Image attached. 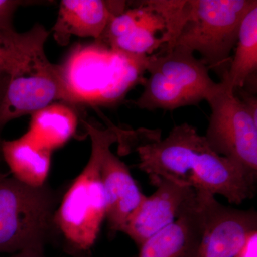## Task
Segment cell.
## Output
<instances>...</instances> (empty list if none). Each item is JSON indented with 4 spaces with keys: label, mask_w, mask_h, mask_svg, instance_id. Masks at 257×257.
I'll use <instances>...</instances> for the list:
<instances>
[{
    "label": "cell",
    "mask_w": 257,
    "mask_h": 257,
    "mask_svg": "<svg viewBox=\"0 0 257 257\" xmlns=\"http://www.w3.org/2000/svg\"><path fill=\"white\" fill-rule=\"evenodd\" d=\"M256 0H149L145 5L165 25L160 50L198 52L222 79L229 70L240 25Z\"/></svg>",
    "instance_id": "obj_1"
},
{
    "label": "cell",
    "mask_w": 257,
    "mask_h": 257,
    "mask_svg": "<svg viewBox=\"0 0 257 257\" xmlns=\"http://www.w3.org/2000/svg\"><path fill=\"white\" fill-rule=\"evenodd\" d=\"M82 123L92 143L90 157L64 194L54 216L55 229L76 255L87 253L92 247L105 219L101 162L105 152L119 141L115 126L100 128L84 120Z\"/></svg>",
    "instance_id": "obj_2"
},
{
    "label": "cell",
    "mask_w": 257,
    "mask_h": 257,
    "mask_svg": "<svg viewBox=\"0 0 257 257\" xmlns=\"http://www.w3.org/2000/svg\"><path fill=\"white\" fill-rule=\"evenodd\" d=\"M59 199L47 184L30 187L0 172V253L44 252Z\"/></svg>",
    "instance_id": "obj_3"
},
{
    "label": "cell",
    "mask_w": 257,
    "mask_h": 257,
    "mask_svg": "<svg viewBox=\"0 0 257 257\" xmlns=\"http://www.w3.org/2000/svg\"><path fill=\"white\" fill-rule=\"evenodd\" d=\"M144 62L150 76L134 102L140 109L172 111L197 105L219 88V82L211 78L206 64L188 50L179 47L160 50Z\"/></svg>",
    "instance_id": "obj_4"
},
{
    "label": "cell",
    "mask_w": 257,
    "mask_h": 257,
    "mask_svg": "<svg viewBox=\"0 0 257 257\" xmlns=\"http://www.w3.org/2000/svg\"><path fill=\"white\" fill-rule=\"evenodd\" d=\"M211 115L205 138L213 151L237 164L256 179L257 101L236 95L224 81L207 100Z\"/></svg>",
    "instance_id": "obj_5"
},
{
    "label": "cell",
    "mask_w": 257,
    "mask_h": 257,
    "mask_svg": "<svg viewBox=\"0 0 257 257\" xmlns=\"http://www.w3.org/2000/svg\"><path fill=\"white\" fill-rule=\"evenodd\" d=\"M139 139L137 134L132 139L140 158L139 168L148 175L152 184L162 179L192 187L209 149L205 137L197 128L183 123L163 140L160 135L141 133Z\"/></svg>",
    "instance_id": "obj_6"
},
{
    "label": "cell",
    "mask_w": 257,
    "mask_h": 257,
    "mask_svg": "<svg viewBox=\"0 0 257 257\" xmlns=\"http://www.w3.org/2000/svg\"><path fill=\"white\" fill-rule=\"evenodd\" d=\"M67 101L59 65L48 60L28 72L10 77L0 103V132L12 120L34 114L52 104Z\"/></svg>",
    "instance_id": "obj_7"
},
{
    "label": "cell",
    "mask_w": 257,
    "mask_h": 257,
    "mask_svg": "<svg viewBox=\"0 0 257 257\" xmlns=\"http://www.w3.org/2000/svg\"><path fill=\"white\" fill-rule=\"evenodd\" d=\"M204 193V227L197 257H236L248 235L257 230L256 211L226 207Z\"/></svg>",
    "instance_id": "obj_8"
},
{
    "label": "cell",
    "mask_w": 257,
    "mask_h": 257,
    "mask_svg": "<svg viewBox=\"0 0 257 257\" xmlns=\"http://www.w3.org/2000/svg\"><path fill=\"white\" fill-rule=\"evenodd\" d=\"M152 184L156 191L150 197L145 196L123 230L138 247L175 221L197 193L192 187L167 179H158Z\"/></svg>",
    "instance_id": "obj_9"
},
{
    "label": "cell",
    "mask_w": 257,
    "mask_h": 257,
    "mask_svg": "<svg viewBox=\"0 0 257 257\" xmlns=\"http://www.w3.org/2000/svg\"><path fill=\"white\" fill-rule=\"evenodd\" d=\"M204 227V192L197 191L176 221L145 241L136 257H197Z\"/></svg>",
    "instance_id": "obj_10"
},
{
    "label": "cell",
    "mask_w": 257,
    "mask_h": 257,
    "mask_svg": "<svg viewBox=\"0 0 257 257\" xmlns=\"http://www.w3.org/2000/svg\"><path fill=\"white\" fill-rule=\"evenodd\" d=\"M125 2L103 0H62L52 30L61 45L72 36L99 40L111 19L125 10Z\"/></svg>",
    "instance_id": "obj_11"
},
{
    "label": "cell",
    "mask_w": 257,
    "mask_h": 257,
    "mask_svg": "<svg viewBox=\"0 0 257 257\" xmlns=\"http://www.w3.org/2000/svg\"><path fill=\"white\" fill-rule=\"evenodd\" d=\"M101 177L105 198L108 227L111 233L123 232L125 226L145 197L124 162L110 149L103 157Z\"/></svg>",
    "instance_id": "obj_12"
},
{
    "label": "cell",
    "mask_w": 257,
    "mask_h": 257,
    "mask_svg": "<svg viewBox=\"0 0 257 257\" xmlns=\"http://www.w3.org/2000/svg\"><path fill=\"white\" fill-rule=\"evenodd\" d=\"M48 36L40 25L22 33L14 28L0 32V72L17 77L46 60L44 49Z\"/></svg>",
    "instance_id": "obj_13"
},
{
    "label": "cell",
    "mask_w": 257,
    "mask_h": 257,
    "mask_svg": "<svg viewBox=\"0 0 257 257\" xmlns=\"http://www.w3.org/2000/svg\"><path fill=\"white\" fill-rule=\"evenodd\" d=\"M0 148L15 179L32 187L46 184L52 152L24 135L13 140L0 141Z\"/></svg>",
    "instance_id": "obj_14"
},
{
    "label": "cell",
    "mask_w": 257,
    "mask_h": 257,
    "mask_svg": "<svg viewBox=\"0 0 257 257\" xmlns=\"http://www.w3.org/2000/svg\"><path fill=\"white\" fill-rule=\"evenodd\" d=\"M78 116L70 106L52 103L32 114L25 134L33 143L52 152L65 145L75 135Z\"/></svg>",
    "instance_id": "obj_15"
},
{
    "label": "cell",
    "mask_w": 257,
    "mask_h": 257,
    "mask_svg": "<svg viewBox=\"0 0 257 257\" xmlns=\"http://www.w3.org/2000/svg\"><path fill=\"white\" fill-rule=\"evenodd\" d=\"M257 70V3L251 7L240 25L236 50L229 70L221 81L234 92L242 89Z\"/></svg>",
    "instance_id": "obj_16"
},
{
    "label": "cell",
    "mask_w": 257,
    "mask_h": 257,
    "mask_svg": "<svg viewBox=\"0 0 257 257\" xmlns=\"http://www.w3.org/2000/svg\"><path fill=\"white\" fill-rule=\"evenodd\" d=\"M143 14L138 25L132 31L107 44L111 50L134 58H145L164 45L162 37H157L159 30H165L160 15L140 2Z\"/></svg>",
    "instance_id": "obj_17"
},
{
    "label": "cell",
    "mask_w": 257,
    "mask_h": 257,
    "mask_svg": "<svg viewBox=\"0 0 257 257\" xmlns=\"http://www.w3.org/2000/svg\"><path fill=\"white\" fill-rule=\"evenodd\" d=\"M24 2L17 0H0V32L13 29V15Z\"/></svg>",
    "instance_id": "obj_18"
},
{
    "label": "cell",
    "mask_w": 257,
    "mask_h": 257,
    "mask_svg": "<svg viewBox=\"0 0 257 257\" xmlns=\"http://www.w3.org/2000/svg\"><path fill=\"white\" fill-rule=\"evenodd\" d=\"M236 257H257V230L248 235Z\"/></svg>",
    "instance_id": "obj_19"
},
{
    "label": "cell",
    "mask_w": 257,
    "mask_h": 257,
    "mask_svg": "<svg viewBox=\"0 0 257 257\" xmlns=\"http://www.w3.org/2000/svg\"><path fill=\"white\" fill-rule=\"evenodd\" d=\"M10 77L4 72H0V103L4 96L8 83L10 82Z\"/></svg>",
    "instance_id": "obj_20"
},
{
    "label": "cell",
    "mask_w": 257,
    "mask_h": 257,
    "mask_svg": "<svg viewBox=\"0 0 257 257\" xmlns=\"http://www.w3.org/2000/svg\"><path fill=\"white\" fill-rule=\"evenodd\" d=\"M10 257H47L44 252L37 251H23Z\"/></svg>",
    "instance_id": "obj_21"
},
{
    "label": "cell",
    "mask_w": 257,
    "mask_h": 257,
    "mask_svg": "<svg viewBox=\"0 0 257 257\" xmlns=\"http://www.w3.org/2000/svg\"><path fill=\"white\" fill-rule=\"evenodd\" d=\"M75 257H93L90 255L87 254V253H81V254L75 255Z\"/></svg>",
    "instance_id": "obj_22"
}]
</instances>
